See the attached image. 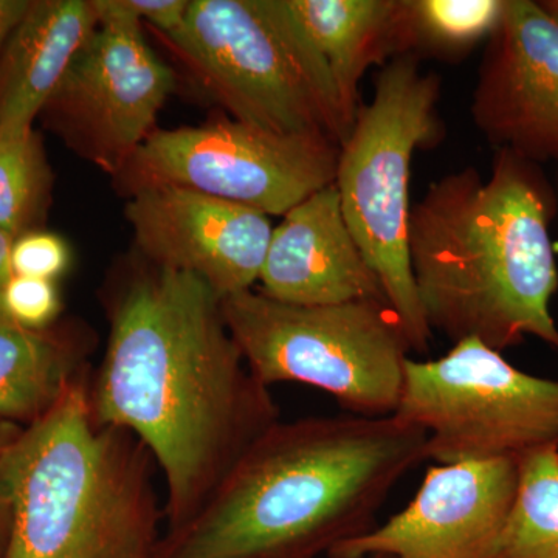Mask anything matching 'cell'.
Instances as JSON below:
<instances>
[{"instance_id":"cell-1","label":"cell","mask_w":558,"mask_h":558,"mask_svg":"<svg viewBox=\"0 0 558 558\" xmlns=\"http://www.w3.org/2000/svg\"><path fill=\"white\" fill-rule=\"evenodd\" d=\"M89 402L100 424L128 429L167 487L165 529L186 523L279 410L250 371L222 299L186 271H140L109 311V339Z\"/></svg>"},{"instance_id":"cell-2","label":"cell","mask_w":558,"mask_h":558,"mask_svg":"<svg viewBox=\"0 0 558 558\" xmlns=\"http://www.w3.org/2000/svg\"><path fill=\"white\" fill-rule=\"evenodd\" d=\"M427 435L396 416L304 417L271 425L154 558H317L376 527Z\"/></svg>"},{"instance_id":"cell-3","label":"cell","mask_w":558,"mask_h":558,"mask_svg":"<svg viewBox=\"0 0 558 558\" xmlns=\"http://www.w3.org/2000/svg\"><path fill=\"white\" fill-rule=\"evenodd\" d=\"M556 201L537 163L497 149L490 178L444 175L410 209L409 255L429 329L501 352L537 337L558 351L549 222Z\"/></svg>"},{"instance_id":"cell-4","label":"cell","mask_w":558,"mask_h":558,"mask_svg":"<svg viewBox=\"0 0 558 558\" xmlns=\"http://www.w3.org/2000/svg\"><path fill=\"white\" fill-rule=\"evenodd\" d=\"M80 380L22 429L2 470L11 529L3 558H154L165 510L145 444L100 424Z\"/></svg>"},{"instance_id":"cell-5","label":"cell","mask_w":558,"mask_h":558,"mask_svg":"<svg viewBox=\"0 0 558 558\" xmlns=\"http://www.w3.org/2000/svg\"><path fill=\"white\" fill-rule=\"evenodd\" d=\"M440 80L424 72L416 53L380 70L369 105L360 106L340 145L336 183L341 211L360 252L379 278L411 351L427 352L429 329L409 255L411 160L442 138Z\"/></svg>"},{"instance_id":"cell-6","label":"cell","mask_w":558,"mask_h":558,"mask_svg":"<svg viewBox=\"0 0 558 558\" xmlns=\"http://www.w3.org/2000/svg\"><path fill=\"white\" fill-rule=\"evenodd\" d=\"M170 40L234 120L347 140L328 69L286 0H190Z\"/></svg>"},{"instance_id":"cell-7","label":"cell","mask_w":558,"mask_h":558,"mask_svg":"<svg viewBox=\"0 0 558 558\" xmlns=\"http://www.w3.org/2000/svg\"><path fill=\"white\" fill-rule=\"evenodd\" d=\"M222 315L266 387L310 385L357 416L398 410L411 348L387 301L296 306L250 289L223 299Z\"/></svg>"},{"instance_id":"cell-8","label":"cell","mask_w":558,"mask_h":558,"mask_svg":"<svg viewBox=\"0 0 558 558\" xmlns=\"http://www.w3.org/2000/svg\"><path fill=\"white\" fill-rule=\"evenodd\" d=\"M392 416L427 435L438 465L520 459L558 446V380L531 376L497 349L464 339L444 357L405 365Z\"/></svg>"},{"instance_id":"cell-9","label":"cell","mask_w":558,"mask_h":558,"mask_svg":"<svg viewBox=\"0 0 558 558\" xmlns=\"http://www.w3.org/2000/svg\"><path fill=\"white\" fill-rule=\"evenodd\" d=\"M340 146L325 134H275L238 120L154 131L121 174L132 193L179 186L284 216L336 180Z\"/></svg>"},{"instance_id":"cell-10","label":"cell","mask_w":558,"mask_h":558,"mask_svg":"<svg viewBox=\"0 0 558 558\" xmlns=\"http://www.w3.org/2000/svg\"><path fill=\"white\" fill-rule=\"evenodd\" d=\"M97 31L47 110L89 156L121 170L153 134L174 73L146 43L142 22L113 0H94Z\"/></svg>"},{"instance_id":"cell-11","label":"cell","mask_w":558,"mask_h":558,"mask_svg":"<svg viewBox=\"0 0 558 558\" xmlns=\"http://www.w3.org/2000/svg\"><path fill=\"white\" fill-rule=\"evenodd\" d=\"M517 488L519 459L436 465L405 509L328 557L497 558Z\"/></svg>"},{"instance_id":"cell-12","label":"cell","mask_w":558,"mask_h":558,"mask_svg":"<svg viewBox=\"0 0 558 558\" xmlns=\"http://www.w3.org/2000/svg\"><path fill=\"white\" fill-rule=\"evenodd\" d=\"M470 110L497 149L558 160V20L539 2L505 0Z\"/></svg>"},{"instance_id":"cell-13","label":"cell","mask_w":558,"mask_h":558,"mask_svg":"<svg viewBox=\"0 0 558 558\" xmlns=\"http://www.w3.org/2000/svg\"><path fill=\"white\" fill-rule=\"evenodd\" d=\"M126 218L154 266L194 275L222 300L259 281L274 231L258 209L179 186L134 191Z\"/></svg>"},{"instance_id":"cell-14","label":"cell","mask_w":558,"mask_h":558,"mask_svg":"<svg viewBox=\"0 0 558 558\" xmlns=\"http://www.w3.org/2000/svg\"><path fill=\"white\" fill-rule=\"evenodd\" d=\"M260 269V292L296 306L387 301L341 211L336 183L282 216ZM388 303V301H387Z\"/></svg>"},{"instance_id":"cell-15","label":"cell","mask_w":558,"mask_h":558,"mask_svg":"<svg viewBox=\"0 0 558 558\" xmlns=\"http://www.w3.org/2000/svg\"><path fill=\"white\" fill-rule=\"evenodd\" d=\"M97 25L87 0L32 2L0 60V134L33 128Z\"/></svg>"},{"instance_id":"cell-16","label":"cell","mask_w":558,"mask_h":558,"mask_svg":"<svg viewBox=\"0 0 558 558\" xmlns=\"http://www.w3.org/2000/svg\"><path fill=\"white\" fill-rule=\"evenodd\" d=\"M325 62L349 132L366 70L411 53L403 0H286Z\"/></svg>"},{"instance_id":"cell-17","label":"cell","mask_w":558,"mask_h":558,"mask_svg":"<svg viewBox=\"0 0 558 558\" xmlns=\"http://www.w3.org/2000/svg\"><path fill=\"white\" fill-rule=\"evenodd\" d=\"M86 336L0 323V421L27 425L49 413L80 380L89 379Z\"/></svg>"},{"instance_id":"cell-18","label":"cell","mask_w":558,"mask_h":558,"mask_svg":"<svg viewBox=\"0 0 558 558\" xmlns=\"http://www.w3.org/2000/svg\"><path fill=\"white\" fill-rule=\"evenodd\" d=\"M497 558H558V446L519 461V488Z\"/></svg>"},{"instance_id":"cell-19","label":"cell","mask_w":558,"mask_h":558,"mask_svg":"<svg viewBox=\"0 0 558 558\" xmlns=\"http://www.w3.org/2000/svg\"><path fill=\"white\" fill-rule=\"evenodd\" d=\"M410 50L461 57L488 38L501 20L505 0H403Z\"/></svg>"},{"instance_id":"cell-20","label":"cell","mask_w":558,"mask_h":558,"mask_svg":"<svg viewBox=\"0 0 558 558\" xmlns=\"http://www.w3.org/2000/svg\"><path fill=\"white\" fill-rule=\"evenodd\" d=\"M49 189V168L36 132L0 134V230L16 240L31 231Z\"/></svg>"},{"instance_id":"cell-21","label":"cell","mask_w":558,"mask_h":558,"mask_svg":"<svg viewBox=\"0 0 558 558\" xmlns=\"http://www.w3.org/2000/svg\"><path fill=\"white\" fill-rule=\"evenodd\" d=\"M7 317L22 328L47 329L61 312L60 293L49 279L13 275L3 293Z\"/></svg>"},{"instance_id":"cell-22","label":"cell","mask_w":558,"mask_h":558,"mask_svg":"<svg viewBox=\"0 0 558 558\" xmlns=\"http://www.w3.org/2000/svg\"><path fill=\"white\" fill-rule=\"evenodd\" d=\"M69 263L68 244L50 231H27L11 247V269L17 277L53 281L68 270Z\"/></svg>"},{"instance_id":"cell-23","label":"cell","mask_w":558,"mask_h":558,"mask_svg":"<svg viewBox=\"0 0 558 558\" xmlns=\"http://www.w3.org/2000/svg\"><path fill=\"white\" fill-rule=\"evenodd\" d=\"M113 3L138 22H149L168 39L182 31L190 9V0H113Z\"/></svg>"},{"instance_id":"cell-24","label":"cell","mask_w":558,"mask_h":558,"mask_svg":"<svg viewBox=\"0 0 558 558\" xmlns=\"http://www.w3.org/2000/svg\"><path fill=\"white\" fill-rule=\"evenodd\" d=\"M22 425L13 424L9 421H0V558L5 554L7 545H9L11 513L9 502H7L5 492H3L2 470L5 464L7 454L20 438Z\"/></svg>"},{"instance_id":"cell-25","label":"cell","mask_w":558,"mask_h":558,"mask_svg":"<svg viewBox=\"0 0 558 558\" xmlns=\"http://www.w3.org/2000/svg\"><path fill=\"white\" fill-rule=\"evenodd\" d=\"M32 2L28 0H0V50L9 43L11 33L25 16Z\"/></svg>"},{"instance_id":"cell-26","label":"cell","mask_w":558,"mask_h":558,"mask_svg":"<svg viewBox=\"0 0 558 558\" xmlns=\"http://www.w3.org/2000/svg\"><path fill=\"white\" fill-rule=\"evenodd\" d=\"M13 238L0 230V323H13L5 314L3 307V293H5L7 284L13 278V269H11V247H13ZM16 325V323H14Z\"/></svg>"},{"instance_id":"cell-27","label":"cell","mask_w":558,"mask_h":558,"mask_svg":"<svg viewBox=\"0 0 558 558\" xmlns=\"http://www.w3.org/2000/svg\"><path fill=\"white\" fill-rule=\"evenodd\" d=\"M539 5L548 11L550 16H554L556 20H558V0H546V2H539Z\"/></svg>"},{"instance_id":"cell-28","label":"cell","mask_w":558,"mask_h":558,"mask_svg":"<svg viewBox=\"0 0 558 558\" xmlns=\"http://www.w3.org/2000/svg\"><path fill=\"white\" fill-rule=\"evenodd\" d=\"M369 558H388V557H369Z\"/></svg>"}]
</instances>
